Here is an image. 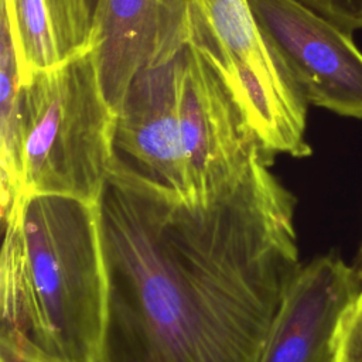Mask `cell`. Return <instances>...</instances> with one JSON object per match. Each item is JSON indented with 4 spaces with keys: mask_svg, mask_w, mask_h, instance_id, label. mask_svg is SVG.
<instances>
[{
    "mask_svg": "<svg viewBox=\"0 0 362 362\" xmlns=\"http://www.w3.org/2000/svg\"><path fill=\"white\" fill-rule=\"evenodd\" d=\"M308 105L362 120V51L352 33L300 0H249Z\"/></svg>",
    "mask_w": 362,
    "mask_h": 362,
    "instance_id": "cell-5",
    "label": "cell"
},
{
    "mask_svg": "<svg viewBox=\"0 0 362 362\" xmlns=\"http://www.w3.org/2000/svg\"><path fill=\"white\" fill-rule=\"evenodd\" d=\"M260 153L189 201L112 163L96 201L106 272L98 362H259L301 267L296 197Z\"/></svg>",
    "mask_w": 362,
    "mask_h": 362,
    "instance_id": "cell-1",
    "label": "cell"
},
{
    "mask_svg": "<svg viewBox=\"0 0 362 362\" xmlns=\"http://www.w3.org/2000/svg\"><path fill=\"white\" fill-rule=\"evenodd\" d=\"M178 92L188 182L192 199L199 201L266 151L218 75L191 44L180 58Z\"/></svg>",
    "mask_w": 362,
    "mask_h": 362,
    "instance_id": "cell-6",
    "label": "cell"
},
{
    "mask_svg": "<svg viewBox=\"0 0 362 362\" xmlns=\"http://www.w3.org/2000/svg\"><path fill=\"white\" fill-rule=\"evenodd\" d=\"M3 223L0 332L66 362H98L106 272L95 204L28 195Z\"/></svg>",
    "mask_w": 362,
    "mask_h": 362,
    "instance_id": "cell-2",
    "label": "cell"
},
{
    "mask_svg": "<svg viewBox=\"0 0 362 362\" xmlns=\"http://www.w3.org/2000/svg\"><path fill=\"white\" fill-rule=\"evenodd\" d=\"M59 45L65 58L92 45L90 0H47Z\"/></svg>",
    "mask_w": 362,
    "mask_h": 362,
    "instance_id": "cell-12",
    "label": "cell"
},
{
    "mask_svg": "<svg viewBox=\"0 0 362 362\" xmlns=\"http://www.w3.org/2000/svg\"><path fill=\"white\" fill-rule=\"evenodd\" d=\"M23 197L64 195L96 204L115 158L116 110L93 44L33 74L24 85Z\"/></svg>",
    "mask_w": 362,
    "mask_h": 362,
    "instance_id": "cell-3",
    "label": "cell"
},
{
    "mask_svg": "<svg viewBox=\"0 0 362 362\" xmlns=\"http://www.w3.org/2000/svg\"><path fill=\"white\" fill-rule=\"evenodd\" d=\"M189 40V0H96L92 44L105 95L115 110L141 69L177 58Z\"/></svg>",
    "mask_w": 362,
    "mask_h": 362,
    "instance_id": "cell-8",
    "label": "cell"
},
{
    "mask_svg": "<svg viewBox=\"0 0 362 362\" xmlns=\"http://www.w3.org/2000/svg\"><path fill=\"white\" fill-rule=\"evenodd\" d=\"M362 276L337 255L301 264L276 313L259 362H332L339 322Z\"/></svg>",
    "mask_w": 362,
    "mask_h": 362,
    "instance_id": "cell-9",
    "label": "cell"
},
{
    "mask_svg": "<svg viewBox=\"0 0 362 362\" xmlns=\"http://www.w3.org/2000/svg\"><path fill=\"white\" fill-rule=\"evenodd\" d=\"M0 178L3 219L23 202L24 83L7 17L0 13Z\"/></svg>",
    "mask_w": 362,
    "mask_h": 362,
    "instance_id": "cell-10",
    "label": "cell"
},
{
    "mask_svg": "<svg viewBox=\"0 0 362 362\" xmlns=\"http://www.w3.org/2000/svg\"><path fill=\"white\" fill-rule=\"evenodd\" d=\"M189 44L218 75L232 100L274 158L313 153L308 102L263 34L249 0H189Z\"/></svg>",
    "mask_w": 362,
    "mask_h": 362,
    "instance_id": "cell-4",
    "label": "cell"
},
{
    "mask_svg": "<svg viewBox=\"0 0 362 362\" xmlns=\"http://www.w3.org/2000/svg\"><path fill=\"white\" fill-rule=\"evenodd\" d=\"M0 13L11 28L24 85L62 59L47 0H0Z\"/></svg>",
    "mask_w": 362,
    "mask_h": 362,
    "instance_id": "cell-11",
    "label": "cell"
},
{
    "mask_svg": "<svg viewBox=\"0 0 362 362\" xmlns=\"http://www.w3.org/2000/svg\"><path fill=\"white\" fill-rule=\"evenodd\" d=\"M332 362H362V287L339 322Z\"/></svg>",
    "mask_w": 362,
    "mask_h": 362,
    "instance_id": "cell-13",
    "label": "cell"
},
{
    "mask_svg": "<svg viewBox=\"0 0 362 362\" xmlns=\"http://www.w3.org/2000/svg\"><path fill=\"white\" fill-rule=\"evenodd\" d=\"M96 3V0H90V4H92V8H93V4Z\"/></svg>",
    "mask_w": 362,
    "mask_h": 362,
    "instance_id": "cell-17",
    "label": "cell"
},
{
    "mask_svg": "<svg viewBox=\"0 0 362 362\" xmlns=\"http://www.w3.org/2000/svg\"><path fill=\"white\" fill-rule=\"evenodd\" d=\"M361 257H362V249H361ZM359 273H361V276H362V266H361V270H359Z\"/></svg>",
    "mask_w": 362,
    "mask_h": 362,
    "instance_id": "cell-16",
    "label": "cell"
},
{
    "mask_svg": "<svg viewBox=\"0 0 362 362\" xmlns=\"http://www.w3.org/2000/svg\"><path fill=\"white\" fill-rule=\"evenodd\" d=\"M325 18L354 33L362 30V0H300Z\"/></svg>",
    "mask_w": 362,
    "mask_h": 362,
    "instance_id": "cell-14",
    "label": "cell"
},
{
    "mask_svg": "<svg viewBox=\"0 0 362 362\" xmlns=\"http://www.w3.org/2000/svg\"><path fill=\"white\" fill-rule=\"evenodd\" d=\"M181 54L141 69L130 82L116 112L113 163L147 182L194 201L181 134Z\"/></svg>",
    "mask_w": 362,
    "mask_h": 362,
    "instance_id": "cell-7",
    "label": "cell"
},
{
    "mask_svg": "<svg viewBox=\"0 0 362 362\" xmlns=\"http://www.w3.org/2000/svg\"><path fill=\"white\" fill-rule=\"evenodd\" d=\"M0 362H66L40 349L24 337L0 332Z\"/></svg>",
    "mask_w": 362,
    "mask_h": 362,
    "instance_id": "cell-15",
    "label": "cell"
}]
</instances>
